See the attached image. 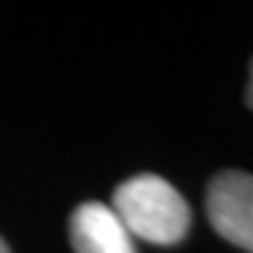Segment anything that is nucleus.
I'll return each mask as SVG.
<instances>
[{"instance_id":"obj_1","label":"nucleus","mask_w":253,"mask_h":253,"mask_svg":"<svg viewBox=\"0 0 253 253\" xmlns=\"http://www.w3.org/2000/svg\"><path fill=\"white\" fill-rule=\"evenodd\" d=\"M113 211L132 239L152 245H177L191 225V208L169 180L158 174H135L113 194Z\"/></svg>"},{"instance_id":"obj_2","label":"nucleus","mask_w":253,"mask_h":253,"mask_svg":"<svg viewBox=\"0 0 253 253\" xmlns=\"http://www.w3.org/2000/svg\"><path fill=\"white\" fill-rule=\"evenodd\" d=\"M208 219L225 242L253 253V174L222 172L208 186Z\"/></svg>"},{"instance_id":"obj_3","label":"nucleus","mask_w":253,"mask_h":253,"mask_svg":"<svg viewBox=\"0 0 253 253\" xmlns=\"http://www.w3.org/2000/svg\"><path fill=\"white\" fill-rule=\"evenodd\" d=\"M76 253H135V242L118 214L104 203H82L71 217Z\"/></svg>"},{"instance_id":"obj_4","label":"nucleus","mask_w":253,"mask_h":253,"mask_svg":"<svg viewBox=\"0 0 253 253\" xmlns=\"http://www.w3.org/2000/svg\"><path fill=\"white\" fill-rule=\"evenodd\" d=\"M245 99H248V107L253 110V62H251V79H248V93H245Z\"/></svg>"},{"instance_id":"obj_5","label":"nucleus","mask_w":253,"mask_h":253,"mask_svg":"<svg viewBox=\"0 0 253 253\" xmlns=\"http://www.w3.org/2000/svg\"><path fill=\"white\" fill-rule=\"evenodd\" d=\"M0 253H9V248H6V242L0 239Z\"/></svg>"}]
</instances>
